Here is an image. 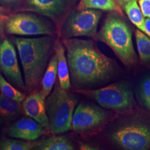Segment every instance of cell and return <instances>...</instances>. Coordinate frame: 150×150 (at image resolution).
Returning a JSON list of instances; mask_svg holds the SVG:
<instances>
[{"mask_svg": "<svg viewBox=\"0 0 150 150\" xmlns=\"http://www.w3.org/2000/svg\"><path fill=\"white\" fill-rule=\"evenodd\" d=\"M71 83L76 88L89 89L112 80L119 67L115 60L108 57L91 40L75 38L63 39Z\"/></svg>", "mask_w": 150, "mask_h": 150, "instance_id": "1", "label": "cell"}, {"mask_svg": "<svg viewBox=\"0 0 150 150\" xmlns=\"http://www.w3.org/2000/svg\"><path fill=\"white\" fill-rule=\"evenodd\" d=\"M14 42L22 66L26 90L30 93L41 86L56 41L52 35H45L40 38H16Z\"/></svg>", "mask_w": 150, "mask_h": 150, "instance_id": "2", "label": "cell"}, {"mask_svg": "<svg viewBox=\"0 0 150 150\" xmlns=\"http://www.w3.org/2000/svg\"><path fill=\"white\" fill-rule=\"evenodd\" d=\"M117 12L108 15L96 39L111 48L123 64L134 65L137 60L132 42V32L127 22Z\"/></svg>", "mask_w": 150, "mask_h": 150, "instance_id": "3", "label": "cell"}, {"mask_svg": "<svg viewBox=\"0 0 150 150\" xmlns=\"http://www.w3.org/2000/svg\"><path fill=\"white\" fill-rule=\"evenodd\" d=\"M46 100V109L53 134H61L71 127L72 120L77 100L72 94L62 88L57 80L53 91Z\"/></svg>", "mask_w": 150, "mask_h": 150, "instance_id": "4", "label": "cell"}, {"mask_svg": "<svg viewBox=\"0 0 150 150\" xmlns=\"http://www.w3.org/2000/svg\"><path fill=\"white\" fill-rule=\"evenodd\" d=\"M75 91L88 97L105 109L117 112H127L135 105L132 91L126 82H115L96 90L79 89Z\"/></svg>", "mask_w": 150, "mask_h": 150, "instance_id": "5", "label": "cell"}, {"mask_svg": "<svg viewBox=\"0 0 150 150\" xmlns=\"http://www.w3.org/2000/svg\"><path fill=\"white\" fill-rule=\"evenodd\" d=\"M5 30L8 34L23 36L53 35L56 32L54 24L49 20L27 12L8 16L5 23Z\"/></svg>", "mask_w": 150, "mask_h": 150, "instance_id": "6", "label": "cell"}, {"mask_svg": "<svg viewBox=\"0 0 150 150\" xmlns=\"http://www.w3.org/2000/svg\"><path fill=\"white\" fill-rule=\"evenodd\" d=\"M101 12L96 9L79 10L66 17L61 30L64 39L79 36L96 38L97 27Z\"/></svg>", "mask_w": 150, "mask_h": 150, "instance_id": "7", "label": "cell"}, {"mask_svg": "<svg viewBox=\"0 0 150 150\" xmlns=\"http://www.w3.org/2000/svg\"><path fill=\"white\" fill-rule=\"evenodd\" d=\"M111 139L124 150H148L150 146V126L139 121L124 123L113 132Z\"/></svg>", "mask_w": 150, "mask_h": 150, "instance_id": "8", "label": "cell"}, {"mask_svg": "<svg viewBox=\"0 0 150 150\" xmlns=\"http://www.w3.org/2000/svg\"><path fill=\"white\" fill-rule=\"evenodd\" d=\"M109 115L106 111L88 102L80 103L74 111L71 129L76 132H89L107 123Z\"/></svg>", "mask_w": 150, "mask_h": 150, "instance_id": "9", "label": "cell"}, {"mask_svg": "<svg viewBox=\"0 0 150 150\" xmlns=\"http://www.w3.org/2000/svg\"><path fill=\"white\" fill-rule=\"evenodd\" d=\"M0 72L13 86L22 92H26L16 49L10 40L5 38L0 42Z\"/></svg>", "mask_w": 150, "mask_h": 150, "instance_id": "10", "label": "cell"}, {"mask_svg": "<svg viewBox=\"0 0 150 150\" xmlns=\"http://www.w3.org/2000/svg\"><path fill=\"white\" fill-rule=\"evenodd\" d=\"M46 131L40 123L26 116L8 125L6 134L13 139L33 141L42 137Z\"/></svg>", "mask_w": 150, "mask_h": 150, "instance_id": "11", "label": "cell"}, {"mask_svg": "<svg viewBox=\"0 0 150 150\" xmlns=\"http://www.w3.org/2000/svg\"><path fill=\"white\" fill-rule=\"evenodd\" d=\"M76 0H26L28 10L57 20L68 11Z\"/></svg>", "mask_w": 150, "mask_h": 150, "instance_id": "12", "label": "cell"}, {"mask_svg": "<svg viewBox=\"0 0 150 150\" xmlns=\"http://www.w3.org/2000/svg\"><path fill=\"white\" fill-rule=\"evenodd\" d=\"M46 97L41 90L32 91L21 103L23 113L40 123L47 131H50L46 109Z\"/></svg>", "mask_w": 150, "mask_h": 150, "instance_id": "13", "label": "cell"}, {"mask_svg": "<svg viewBox=\"0 0 150 150\" xmlns=\"http://www.w3.org/2000/svg\"><path fill=\"white\" fill-rule=\"evenodd\" d=\"M23 113L21 103L0 93V126L10 125Z\"/></svg>", "mask_w": 150, "mask_h": 150, "instance_id": "14", "label": "cell"}, {"mask_svg": "<svg viewBox=\"0 0 150 150\" xmlns=\"http://www.w3.org/2000/svg\"><path fill=\"white\" fill-rule=\"evenodd\" d=\"M75 146L66 136L53 134L33 141L32 150H74Z\"/></svg>", "mask_w": 150, "mask_h": 150, "instance_id": "15", "label": "cell"}, {"mask_svg": "<svg viewBox=\"0 0 150 150\" xmlns=\"http://www.w3.org/2000/svg\"><path fill=\"white\" fill-rule=\"evenodd\" d=\"M54 52L57 59V76L59 85L62 88L68 90L71 86L70 72L65 55L64 45L59 40L55 42Z\"/></svg>", "mask_w": 150, "mask_h": 150, "instance_id": "16", "label": "cell"}, {"mask_svg": "<svg viewBox=\"0 0 150 150\" xmlns=\"http://www.w3.org/2000/svg\"><path fill=\"white\" fill-rule=\"evenodd\" d=\"M77 9H96L117 12L123 15L120 6L115 0H80Z\"/></svg>", "mask_w": 150, "mask_h": 150, "instance_id": "17", "label": "cell"}, {"mask_svg": "<svg viewBox=\"0 0 150 150\" xmlns=\"http://www.w3.org/2000/svg\"><path fill=\"white\" fill-rule=\"evenodd\" d=\"M57 75V59L55 54L50 59L47 69L45 72L41 82V90L47 97L51 92L54 87Z\"/></svg>", "mask_w": 150, "mask_h": 150, "instance_id": "18", "label": "cell"}, {"mask_svg": "<svg viewBox=\"0 0 150 150\" xmlns=\"http://www.w3.org/2000/svg\"><path fill=\"white\" fill-rule=\"evenodd\" d=\"M123 9L128 16L130 21L140 31L144 32L145 17L140 9L137 0H132L123 7Z\"/></svg>", "mask_w": 150, "mask_h": 150, "instance_id": "19", "label": "cell"}, {"mask_svg": "<svg viewBox=\"0 0 150 150\" xmlns=\"http://www.w3.org/2000/svg\"><path fill=\"white\" fill-rule=\"evenodd\" d=\"M135 38L139 58L142 62H150V38L144 32L137 30L135 31Z\"/></svg>", "mask_w": 150, "mask_h": 150, "instance_id": "20", "label": "cell"}, {"mask_svg": "<svg viewBox=\"0 0 150 150\" xmlns=\"http://www.w3.org/2000/svg\"><path fill=\"white\" fill-rule=\"evenodd\" d=\"M0 91L1 93L21 103L26 97L25 93L13 86L4 77L0 72Z\"/></svg>", "mask_w": 150, "mask_h": 150, "instance_id": "21", "label": "cell"}, {"mask_svg": "<svg viewBox=\"0 0 150 150\" xmlns=\"http://www.w3.org/2000/svg\"><path fill=\"white\" fill-rule=\"evenodd\" d=\"M33 141L2 138L0 139V150H32Z\"/></svg>", "mask_w": 150, "mask_h": 150, "instance_id": "22", "label": "cell"}, {"mask_svg": "<svg viewBox=\"0 0 150 150\" xmlns=\"http://www.w3.org/2000/svg\"><path fill=\"white\" fill-rule=\"evenodd\" d=\"M138 92L141 102L150 111V77H145L141 82Z\"/></svg>", "mask_w": 150, "mask_h": 150, "instance_id": "23", "label": "cell"}, {"mask_svg": "<svg viewBox=\"0 0 150 150\" xmlns=\"http://www.w3.org/2000/svg\"><path fill=\"white\" fill-rule=\"evenodd\" d=\"M140 9L146 18H150V0H139Z\"/></svg>", "mask_w": 150, "mask_h": 150, "instance_id": "24", "label": "cell"}, {"mask_svg": "<svg viewBox=\"0 0 150 150\" xmlns=\"http://www.w3.org/2000/svg\"><path fill=\"white\" fill-rule=\"evenodd\" d=\"M21 0H0V4L5 7H13L17 5Z\"/></svg>", "mask_w": 150, "mask_h": 150, "instance_id": "25", "label": "cell"}, {"mask_svg": "<svg viewBox=\"0 0 150 150\" xmlns=\"http://www.w3.org/2000/svg\"><path fill=\"white\" fill-rule=\"evenodd\" d=\"M144 28H145L144 33L150 38V18H145Z\"/></svg>", "mask_w": 150, "mask_h": 150, "instance_id": "26", "label": "cell"}, {"mask_svg": "<svg viewBox=\"0 0 150 150\" xmlns=\"http://www.w3.org/2000/svg\"><path fill=\"white\" fill-rule=\"evenodd\" d=\"M80 149L82 150H97V149H95L94 147L92 146L91 145H88V144H85L83 142H80L79 144Z\"/></svg>", "mask_w": 150, "mask_h": 150, "instance_id": "27", "label": "cell"}, {"mask_svg": "<svg viewBox=\"0 0 150 150\" xmlns=\"http://www.w3.org/2000/svg\"><path fill=\"white\" fill-rule=\"evenodd\" d=\"M7 17H8L7 16V11L5 8L3 6L0 5V20H6Z\"/></svg>", "mask_w": 150, "mask_h": 150, "instance_id": "28", "label": "cell"}, {"mask_svg": "<svg viewBox=\"0 0 150 150\" xmlns=\"http://www.w3.org/2000/svg\"><path fill=\"white\" fill-rule=\"evenodd\" d=\"M115 1L118 5L123 8V7L126 5L127 3H129V2H130L132 0H115Z\"/></svg>", "mask_w": 150, "mask_h": 150, "instance_id": "29", "label": "cell"}, {"mask_svg": "<svg viewBox=\"0 0 150 150\" xmlns=\"http://www.w3.org/2000/svg\"><path fill=\"white\" fill-rule=\"evenodd\" d=\"M6 20H0V36L3 34L5 29V23Z\"/></svg>", "mask_w": 150, "mask_h": 150, "instance_id": "30", "label": "cell"}, {"mask_svg": "<svg viewBox=\"0 0 150 150\" xmlns=\"http://www.w3.org/2000/svg\"><path fill=\"white\" fill-rule=\"evenodd\" d=\"M1 135H2V131H1V129H0V138L1 137Z\"/></svg>", "mask_w": 150, "mask_h": 150, "instance_id": "31", "label": "cell"}, {"mask_svg": "<svg viewBox=\"0 0 150 150\" xmlns=\"http://www.w3.org/2000/svg\"><path fill=\"white\" fill-rule=\"evenodd\" d=\"M149 149H150V148H149Z\"/></svg>", "mask_w": 150, "mask_h": 150, "instance_id": "32", "label": "cell"}]
</instances>
